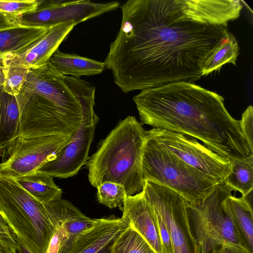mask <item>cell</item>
<instances>
[{
	"mask_svg": "<svg viewBox=\"0 0 253 253\" xmlns=\"http://www.w3.org/2000/svg\"><path fill=\"white\" fill-rule=\"evenodd\" d=\"M0 243L6 247L11 253H16L17 243L15 235L9 227L0 225Z\"/></svg>",
	"mask_w": 253,
	"mask_h": 253,
	"instance_id": "30",
	"label": "cell"
},
{
	"mask_svg": "<svg viewBox=\"0 0 253 253\" xmlns=\"http://www.w3.org/2000/svg\"><path fill=\"white\" fill-rule=\"evenodd\" d=\"M49 28L18 25L0 30V55L21 53L42 37Z\"/></svg>",
	"mask_w": 253,
	"mask_h": 253,
	"instance_id": "17",
	"label": "cell"
},
{
	"mask_svg": "<svg viewBox=\"0 0 253 253\" xmlns=\"http://www.w3.org/2000/svg\"><path fill=\"white\" fill-rule=\"evenodd\" d=\"M0 214L32 253H46L54 227L43 204L14 179L1 176Z\"/></svg>",
	"mask_w": 253,
	"mask_h": 253,
	"instance_id": "5",
	"label": "cell"
},
{
	"mask_svg": "<svg viewBox=\"0 0 253 253\" xmlns=\"http://www.w3.org/2000/svg\"><path fill=\"white\" fill-rule=\"evenodd\" d=\"M75 26L71 22L50 27L42 37L21 53L3 56L4 65L31 69L45 64Z\"/></svg>",
	"mask_w": 253,
	"mask_h": 253,
	"instance_id": "13",
	"label": "cell"
},
{
	"mask_svg": "<svg viewBox=\"0 0 253 253\" xmlns=\"http://www.w3.org/2000/svg\"><path fill=\"white\" fill-rule=\"evenodd\" d=\"M182 0H130L104 62L125 93L165 84L193 83L226 27L195 19Z\"/></svg>",
	"mask_w": 253,
	"mask_h": 253,
	"instance_id": "1",
	"label": "cell"
},
{
	"mask_svg": "<svg viewBox=\"0 0 253 253\" xmlns=\"http://www.w3.org/2000/svg\"><path fill=\"white\" fill-rule=\"evenodd\" d=\"M72 136L54 135L18 138L10 146L8 158L0 163V176L15 179L36 171L44 163L53 159Z\"/></svg>",
	"mask_w": 253,
	"mask_h": 253,
	"instance_id": "10",
	"label": "cell"
},
{
	"mask_svg": "<svg viewBox=\"0 0 253 253\" xmlns=\"http://www.w3.org/2000/svg\"><path fill=\"white\" fill-rule=\"evenodd\" d=\"M4 63L3 57L0 55V85H3L4 82Z\"/></svg>",
	"mask_w": 253,
	"mask_h": 253,
	"instance_id": "34",
	"label": "cell"
},
{
	"mask_svg": "<svg viewBox=\"0 0 253 253\" xmlns=\"http://www.w3.org/2000/svg\"><path fill=\"white\" fill-rule=\"evenodd\" d=\"M118 1L93 2L87 0L41 1L35 11L17 16L19 25L49 28L73 22L77 25L117 8Z\"/></svg>",
	"mask_w": 253,
	"mask_h": 253,
	"instance_id": "11",
	"label": "cell"
},
{
	"mask_svg": "<svg viewBox=\"0 0 253 253\" xmlns=\"http://www.w3.org/2000/svg\"><path fill=\"white\" fill-rule=\"evenodd\" d=\"M146 131L134 116L120 121L86 163L90 184L111 181L122 185L127 196L141 192L142 161Z\"/></svg>",
	"mask_w": 253,
	"mask_h": 253,
	"instance_id": "3",
	"label": "cell"
},
{
	"mask_svg": "<svg viewBox=\"0 0 253 253\" xmlns=\"http://www.w3.org/2000/svg\"><path fill=\"white\" fill-rule=\"evenodd\" d=\"M239 46L235 37L227 32L219 43L213 49L203 65L202 76L218 70L226 63L236 65Z\"/></svg>",
	"mask_w": 253,
	"mask_h": 253,
	"instance_id": "22",
	"label": "cell"
},
{
	"mask_svg": "<svg viewBox=\"0 0 253 253\" xmlns=\"http://www.w3.org/2000/svg\"><path fill=\"white\" fill-rule=\"evenodd\" d=\"M225 204L249 250L253 253L252 202L244 196L237 198L231 195L226 199Z\"/></svg>",
	"mask_w": 253,
	"mask_h": 253,
	"instance_id": "21",
	"label": "cell"
},
{
	"mask_svg": "<svg viewBox=\"0 0 253 253\" xmlns=\"http://www.w3.org/2000/svg\"><path fill=\"white\" fill-rule=\"evenodd\" d=\"M133 100L143 124L194 137L230 162L253 159L240 121L215 92L177 82L143 89Z\"/></svg>",
	"mask_w": 253,
	"mask_h": 253,
	"instance_id": "2",
	"label": "cell"
},
{
	"mask_svg": "<svg viewBox=\"0 0 253 253\" xmlns=\"http://www.w3.org/2000/svg\"><path fill=\"white\" fill-rule=\"evenodd\" d=\"M155 214L157 216L163 252L164 253H173L171 242L168 229L161 217L156 213Z\"/></svg>",
	"mask_w": 253,
	"mask_h": 253,
	"instance_id": "29",
	"label": "cell"
},
{
	"mask_svg": "<svg viewBox=\"0 0 253 253\" xmlns=\"http://www.w3.org/2000/svg\"><path fill=\"white\" fill-rule=\"evenodd\" d=\"M224 182L244 196L253 190V159L230 162V169Z\"/></svg>",
	"mask_w": 253,
	"mask_h": 253,
	"instance_id": "23",
	"label": "cell"
},
{
	"mask_svg": "<svg viewBox=\"0 0 253 253\" xmlns=\"http://www.w3.org/2000/svg\"><path fill=\"white\" fill-rule=\"evenodd\" d=\"M240 127L247 141L253 149V107L248 106L242 114Z\"/></svg>",
	"mask_w": 253,
	"mask_h": 253,
	"instance_id": "28",
	"label": "cell"
},
{
	"mask_svg": "<svg viewBox=\"0 0 253 253\" xmlns=\"http://www.w3.org/2000/svg\"><path fill=\"white\" fill-rule=\"evenodd\" d=\"M148 138L211 179L224 182L230 162L200 143L194 137L166 129L146 131Z\"/></svg>",
	"mask_w": 253,
	"mask_h": 253,
	"instance_id": "9",
	"label": "cell"
},
{
	"mask_svg": "<svg viewBox=\"0 0 253 253\" xmlns=\"http://www.w3.org/2000/svg\"><path fill=\"white\" fill-rule=\"evenodd\" d=\"M61 231L54 227V231L50 238L46 253H57L61 243Z\"/></svg>",
	"mask_w": 253,
	"mask_h": 253,
	"instance_id": "31",
	"label": "cell"
},
{
	"mask_svg": "<svg viewBox=\"0 0 253 253\" xmlns=\"http://www.w3.org/2000/svg\"><path fill=\"white\" fill-rule=\"evenodd\" d=\"M98 121L94 110L85 112L80 126L72 134L70 142L53 159L44 163L36 171L59 178L77 174L89 159V150Z\"/></svg>",
	"mask_w": 253,
	"mask_h": 253,
	"instance_id": "12",
	"label": "cell"
},
{
	"mask_svg": "<svg viewBox=\"0 0 253 253\" xmlns=\"http://www.w3.org/2000/svg\"><path fill=\"white\" fill-rule=\"evenodd\" d=\"M4 90L9 94L18 95L26 82L30 69L21 66L4 65Z\"/></svg>",
	"mask_w": 253,
	"mask_h": 253,
	"instance_id": "26",
	"label": "cell"
},
{
	"mask_svg": "<svg viewBox=\"0 0 253 253\" xmlns=\"http://www.w3.org/2000/svg\"><path fill=\"white\" fill-rule=\"evenodd\" d=\"M96 188L99 203L110 209L120 208L123 206L126 194L122 185L106 181L98 186Z\"/></svg>",
	"mask_w": 253,
	"mask_h": 253,
	"instance_id": "25",
	"label": "cell"
},
{
	"mask_svg": "<svg viewBox=\"0 0 253 253\" xmlns=\"http://www.w3.org/2000/svg\"><path fill=\"white\" fill-rule=\"evenodd\" d=\"M0 253H11V252L0 243Z\"/></svg>",
	"mask_w": 253,
	"mask_h": 253,
	"instance_id": "36",
	"label": "cell"
},
{
	"mask_svg": "<svg viewBox=\"0 0 253 253\" xmlns=\"http://www.w3.org/2000/svg\"><path fill=\"white\" fill-rule=\"evenodd\" d=\"M0 225L9 227L7 223L0 214Z\"/></svg>",
	"mask_w": 253,
	"mask_h": 253,
	"instance_id": "37",
	"label": "cell"
},
{
	"mask_svg": "<svg viewBox=\"0 0 253 253\" xmlns=\"http://www.w3.org/2000/svg\"><path fill=\"white\" fill-rule=\"evenodd\" d=\"M15 96L20 112L19 138L72 135L81 124L70 111L46 98L22 91Z\"/></svg>",
	"mask_w": 253,
	"mask_h": 253,
	"instance_id": "7",
	"label": "cell"
},
{
	"mask_svg": "<svg viewBox=\"0 0 253 253\" xmlns=\"http://www.w3.org/2000/svg\"><path fill=\"white\" fill-rule=\"evenodd\" d=\"M120 209L123 213L121 218L145 240L155 253H164L156 215L143 191L126 195Z\"/></svg>",
	"mask_w": 253,
	"mask_h": 253,
	"instance_id": "14",
	"label": "cell"
},
{
	"mask_svg": "<svg viewBox=\"0 0 253 253\" xmlns=\"http://www.w3.org/2000/svg\"><path fill=\"white\" fill-rule=\"evenodd\" d=\"M53 178L35 171L13 179L37 201L44 204L61 198L62 190L56 185Z\"/></svg>",
	"mask_w": 253,
	"mask_h": 253,
	"instance_id": "20",
	"label": "cell"
},
{
	"mask_svg": "<svg viewBox=\"0 0 253 253\" xmlns=\"http://www.w3.org/2000/svg\"><path fill=\"white\" fill-rule=\"evenodd\" d=\"M128 226L122 218H98L94 224L78 234L61 253H97L111 244Z\"/></svg>",
	"mask_w": 253,
	"mask_h": 253,
	"instance_id": "16",
	"label": "cell"
},
{
	"mask_svg": "<svg viewBox=\"0 0 253 253\" xmlns=\"http://www.w3.org/2000/svg\"><path fill=\"white\" fill-rule=\"evenodd\" d=\"M111 253H156L145 240L128 225L112 243Z\"/></svg>",
	"mask_w": 253,
	"mask_h": 253,
	"instance_id": "24",
	"label": "cell"
},
{
	"mask_svg": "<svg viewBox=\"0 0 253 253\" xmlns=\"http://www.w3.org/2000/svg\"><path fill=\"white\" fill-rule=\"evenodd\" d=\"M40 0H0V11L15 16L35 11L41 3Z\"/></svg>",
	"mask_w": 253,
	"mask_h": 253,
	"instance_id": "27",
	"label": "cell"
},
{
	"mask_svg": "<svg viewBox=\"0 0 253 253\" xmlns=\"http://www.w3.org/2000/svg\"><path fill=\"white\" fill-rule=\"evenodd\" d=\"M142 191L155 212L165 223L173 253H198L185 199L173 190L150 180L144 181Z\"/></svg>",
	"mask_w": 253,
	"mask_h": 253,
	"instance_id": "8",
	"label": "cell"
},
{
	"mask_svg": "<svg viewBox=\"0 0 253 253\" xmlns=\"http://www.w3.org/2000/svg\"><path fill=\"white\" fill-rule=\"evenodd\" d=\"M20 136V112L15 96L0 85V151L11 146Z\"/></svg>",
	"mask_w": 253,
	"mask_h": 253,
	"instance_id": "18",
	"label": "cell"
},
{
	"mask_svg": "<svg viewBox=\"0 0 253 253\" xmlns=\"http://www.w3.org/2000/svg\"><path fill=\"white\" fill-rule=\"evenodd\" d=\"M49 62L61 74L75 78L99 74L105 68L104 62L63 53L58 49L52 54Z\"/></svg>",
	"mask_w": 253,
	"mask_h": 253,
	"instance_id": "19",
	"label": "cell"
},
{
	"mask_svg": "<svg viewBox=\"0 0 253 253\" xmlns=\"http://www.w3.org/2000/svg\"><path fill=\"white\" fill-rule=\"evenodd\" d=\"M15 239L17 243V249L16 253H32L16 235Z\"/></svg>",
	"mask_w": 253,
	"mask_h": 253,
	"instance_id": "33",
	"label": "cell"
},
{
	"mask_svg": "<svg viewBox=\"0 0 253 253\" xmlns=\"http://www.w3.org/2000/svg\"><path fill=\"white\" fill-rule=\"evenodd\" d=\"M234 190L224 182L187 210L198 253H253L236 227L225 204Z\"/></svg>",
	"mask_w": 253,
	"mask_h": 253,
	"instance_id": "4",
	"label": "cell"
},
{
	"mask_svg": "<svg viewBox=\"0 0 253 253\" xmlns=\"http://www.w3.org/2000/svg\"><path fill=\"white\" fill-rule=\"evenodd\" d=\"M111 244L103 248L97 253H111Z\"/></svg>",
	"mask_w": 253,
	"mask_h": 253,
	"instance_id": "35",
	"label": "cell"
},
{
	"mask_svg": "<svg viewBox=\"0 0 253 253\" xmlns=\"http://www.w3.org/2000/svg\"><path fill=\"white\" fill-rule=\"evenodd\" d=\"M18 25L17 16L0 11V30Z\"/></svg>",
	"mask_w": 253,
	"mask_h": 253,
	"instance_id": "32",
	"label": "cell"
},
{
	"mask_svg": "<svg viewBox=\"0 0 253 253\" xmlns=\"http://www.w3.org/2000/svg\"><path fill=\"white\" fill-rule=\"evenodd\" d=\"M42 204L54 227L61 231L57 253H61L78 234L98 219L86 216L70 202L62 198Z\"/></svg>",
	"mask_w": 253,
	"mask_h": 253,
	"instance_id": "15",
	"label": "cell"
},
{
	"mask_svg": "<svg viewBox=\"0 0 253 253\" xmlns=\"http://www.w3.org/2000/svg\"><path fill=\"white\" fill-rule=\"evenodd\" d=\"M142 172L144 181L150 180L167 187L190 204L203 201L219 184L173 156L147 135Z\"/></svg>",
	"mask_w": 253,
	"mask_h": 253,
	"instance_id": "6",
	"label": "cell"
}]
</instances>
